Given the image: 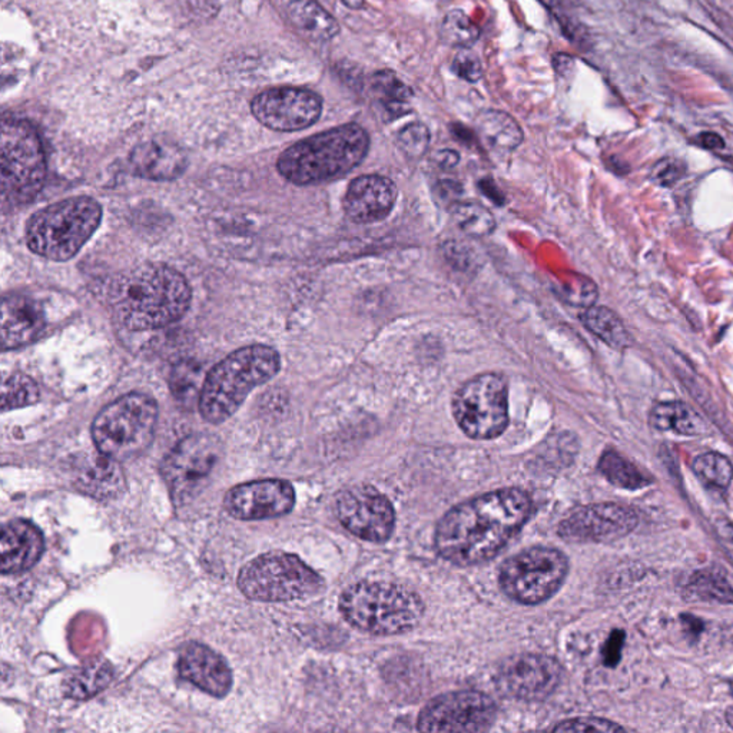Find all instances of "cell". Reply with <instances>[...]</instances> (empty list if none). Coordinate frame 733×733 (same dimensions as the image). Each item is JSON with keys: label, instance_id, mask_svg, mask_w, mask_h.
<instances>
[{"label": "cell", "instance_id": "cell-24", "mask_svg": "<svg viewBox=\"0 0 733 733\" xmlns=\"http://www.w3.org/2000/svg\"><path fill=\"white\" fill-rule=\"evenodd\" d=\"M129 165L135 175L152 181H173L183 175L188 158L185 152L169 142L149 141L132 151Z\"/></svg>", "mask_w": 733, "mask_h": 733}, {"label": "cell", "instance_id": "cell-23", "mask_svg": "<svg viewBox=\"0 0 733 733\" xmlns=\"http://www.w3.org/2000/svg\"><path fill=\"white\" fill-rule=\"evenodd\" d=\"M45 328L42 306L29 296L9 294L2 301V348L5 352L28 345Z\"/></svg>", "mask_w": 733, "mask_h": 733}, {"label": "cell", "instance_id": "cell-13", "mask_svg": "<svg viewBox=\"0 0 733 733\" xmlns=\"http://www.w3.org/2000/svg\"><path fill=\"white\" fill-rule=\"evenodd\" d=\"M493 699L475 691H462L438 696L428 703L417 728L421 732H484L496 720Z\"/></svg>", "mask_w": 733, "mask_h": 733}, {"label": "cell", "instance_id": "cell-6", "mask_svg": "<svg viewBox=\"0 0 733 733\" xmlns=\"http://www.w3.org/2000/svg\"><path fill=\"white\" fill-rule=\"evenodd\" d=\"M102 220L99 202L73 197L42 208L26 225L32 252L51 261H70L95 234Z\"/></svg>", "mask_w": 733, "mask_h": 733}, {"label": "cell", "instance_id": "cell-39", "mask_svg": "<svg viewBox=\"0 0 733 733\" xmlns=\"http://www.w3.org/2000/svg\"><path fill=\"white\" fill-rule=\"evenodd\" d=\"M555 732L566 733H612L622 732L624 728L610 720L599 719V718H578V719L565 720L553 728Z\"/></svg>", "mask_w": 733, "mask_h": 733}, {"label": "cell", "instance_id": "cell-3", "mask_svg": "<svg viewBox=\"0 0 733 733\" xmlns=\"http://www.w3.org/2000/svg\"><path fill=\"white\" fill-rule=\"evenodd\" d=\"M364 127L347 124L296 142L279 155L277 169L296 185L325 183L352 173L369 154Z\"/></svg>", "mask_w": 733, "mask_h": 733}, {"label": "cell", "instance_id": "cell-42", "mask_svg": "<svg viewBox=\"0 0 733 733\" xmlns=\"http://www.w3.org/2000/svg\"><path fill=\"white\" fill-rule=\"evenodd\" d=\"M625 644V634L622 630H615L610 634L609 641L606 646L603 649V661L609 668H615L620 661V654H622V647Z\"/></svg>", "mask_w": 733, "mask_h": 733}, {"label": "cell", "instance_id": "cell-31", "mask_svg": "<svg viewBox=\"0 0 733 733\" xmlns=\"http://www.w3.org/2000/svg\"><path fill=\"white\" fill-rule=\"evenodd\" d=\"M686 599L691 602H710L732 605L733 589L722 573L702 570L695 573L686 586Z\"/></svg>", "mask_w": 733, "mask_h": 733}, {"label": "cell", "instance_id": "cell-8", "mask_svg": "<svg viewBox=\"0 0 733 733\" xmlns=\"http://www.w3.org/2000/svg\"><path fill=\"white\" fill-rule=\"evenodd\" d=\"M2 210L22 207L45 185L46 158L35 127L22 119L2 122Z\"/></svg>", "mask_w": 733, "mask_h": 733}, {"label": "cell", "instance_id": "cell-37", "mask_svg": "<svg viewBox=\"0 0 733 733\" xmlns=\"http://www.w3.org/2000/svg\"><path fill=\"white\" fill-rule=\"evenodd\" d=\"M203 380L200 365L195 362H183L171 374V391L183 404L193 403L195 397L200 401Z\"/></svg>", "mask_w": 733, "mask_h": 733}, {"label": "cell", "instance_id": "cell-45", "mask_svg": "<svg viewBox=\"0 0 733 733\" xmlns=\"http://www.w3.org/2000/svg\"><path fill=\"white\" fill-rule=\"evenodd\" d=\"M555 68L559 73H566L573 70V59L568 55L555 56Z\"/></svg>", "mask_w": 733, "mask_h": 733}, {"label": "cell", "instance_id": "cell-33", "mask_svg": "<svg viewBox=\"0 0 733 733\" xmlns=\"http://www.w3.org/2000/svg\"><path fill=\"white\" fill-rule=\"evenodd\" d=\"M458 228L472 237H487L496 228V220L487 208L475 202H457L451 210Z\"/></svg>", "mask_w": 733, "mask_h": 733}, {"label": "cell", "instance_id": "cell-44", "mask_svg": "<svg viewBox=\"0 0 733 733\" xmlns=\"http://www.w3.org/2000/svg\"><path fill=\"white\" fill-rule=\"evenodd\" d=\"M698 142L700 146L706 149H720L725 145L722 136L715 134V132H703V134L699 135Z\"/></svg>", "mask_w": 733, "mask_h": 733}, {"label": "cell", "instance_id": "cell-29", "mask_svg": "<svg viewBox=\"0 0 733 733\" xmlns=\"http://www.w3.org/2000/svg\"><path fill=\"white\" fill-rule=\"evenodd\" d=\"M115 671L107 661H95L76 669L63 681V693L76 700H85L104 691L114 681Z\"/></svg>", "mask_w": 733, "mask_h": 733}, {"label": "cell", "instance_id": "cell-28", "mask_svg": "<svg viewBox=\"0 0 733 733\" xmlns=\"http://www.w3.org/2000/svg\"><path fill=\"white\" fill-rule=\"evenodd\" d=\"M372 92L379 98L386 121H394L411 110L413 90L399 80L393 70H380L371 80Z\"/></svg>", "mask_w": 733, "mask_h": 733}, {"label": "cell", "instance_id": "cell-1", "mask_svg": "<svg viewBox=\"0 0 733 733\" xmlns=\"http://www.w3.org/2000/svg\"><path fill=\"white\" fill-rule=\"evenodd\" d=\"M531 497L522 489L485 493L451 509L438 523L434 543L453 565L473 566L494 558L531 519Z\"/></svg>", "mask_w": 733, "mask_h": 733}, {"label": "cell", "instance_id": "cell-10", "mask_svg": "<svg viewBox=\"0 0 733 733\" xmlns=\"http://www.w3.org/2000/svg\"><path fill=\"white\" fill-rule=\"evenodd\" d=\"M568 572V558L558 549L531 548L503 563L500 586L510 599L533 606L550 599Z\"/></svg>", "mask_w": 733, "mask_h": 733}, {"label": "cell", "instance_id": "cell-41", "mask_svg": "<svg viewBox=\"0 0 733 733\" xmlns=\"http://www.w3.org/2000/svg\"><path fill=\"white\" fill-rule=\"evenodd\" d=\"M683 171H685V168L678 161L664 159L654 168L653 178L661 185L671 186L683 175Z\"/></svg>", "mask_w": 733, "mask_h": 733}, {"label": "cell", "instance_id": "cell-11", "mask_svg": "<svg viewBox=\"0 0 733 733\" xmlns=\"http://www.w3.org/2000/svg\"><path fill=\"white\" fill-rule=\"evenodd\" d=\"M453 414L458 428L475 440H492L509 426V397L503 377L484 372L456 391Z\"/></svg>", "mask_w": 733, "mask_h": 733}, {"label": "cell", "instance_id": "cell-32", "mask_svg": "<svg viewBox=\"0 0 733 733\" xmlns=\"http://www.w3.org/2000/svg\"><path fill=\"white\" fill-rule=\"evenodd\" d=\"M599 470L607 482L619 489L641 490L651 484L652 480L616 451L609 450L602 456Z\"/></svg>", "mask_w": 733, "mask_h": 733}, {"label": "cell", "instance_id": "cell-12", "mask_svg": "<svg viewBox=\"0 0 733 733\" xmlns=\"http://www.w3.org/2000/svg\"><path fill=\"white\" fill-rule=\"evenodd\" d=\"M222 456L221 441L211 434H193L179 441L161 465V475L176 504L190 502L202 489Z\"/></svg>", "mask_w": 733, "mask_h": 733}, {"label": "cell", "instance_id": "cell-47", "mask_svg": "<svg viewBox=\"0 0 733 733\" xmlns=\"http://www.w3.org/2000/svg\"><path fill=\"white\" fill-rule=\"evenodd\" d=\"M727 722L729 723V727L733 729V706H730L729 710H728Z\"/></svg>", "mask_w": 733, "mask_h": 733}, {"label": "cell", "instance_id": "cell-38", "mask_svg": "<svg viewBox=\"0 0 733 733\" xmlns=\"http://www.w3.org/2000/svg\"><path fill=\"white\" fill-rule=\"evenodd\" d=\"M397 145L404 155L418 159L428 152L430 145V131L421 122H413L404 127L397 135Z\"/></svg>", "mask_w": 733, "mask_h": 733}, {"label": "cell", "instance_id": "cell-18", "mask_svg": "<svg viewBox=\"0 0 733 733\" xmlns=\"http://www.w3.org/2000/svg\"><path fill=\"white\" fill-rule=\"evenodd\" d=\"M224 504L238 520L271 519L294 509L296 490L286 480H257L235 485L227 493Z\"/></svg>", "mask_w": 733, "mask_h": 733}, {"label": "cell", "instance_id": "cell-15", "mask_svg": "<svg viewBox=\"0 0 733 733\" xmlns=\"http://www.w3.org/2000/svg\"><path fill=\"white\" fill-rule=\"evenodd\" d=\"M252 115L264 127L278 132H296L320 119L323 99L303 88H274L255 97Z\"/></svg>", "mask_w": 733, "mask_h": 733}, {"label": "cell", "instance_id": "cell-43", "mask_svg": "<svg viewBox=\"0 0 733 733\" xmlns=\"http://www.w3.org/2000/svg\"><path fill=\"white\" fill-rule=\"evenodd\" d=\"M434 161L441 169H453L460 161V155H458V152L453 151V149H443V151H438L436 154Z\"/></svg>", "mask_w": 733, "mask_h": 733}, {"label": "cell", "instance_id": "cell-20", "mask_svg": "<svg viewBox=\"0 0 733 733\" xmlns=\"http://www.w3.org/2000/svg\"><path fill=\"white\" fill-rule=\"evenodd\" d=\"M179 675L214 698H224L232 686L231 669L220 653L193 642L179 654Z\"/></svg>", "mask_w": 733, "mask_h": 733}, {"label": "cell", "instance_id": "cell-35", "mask_svg": "<svg viewBox=\"0 0 733 733\" xmlns=\"http://www.w3.org/2000/svg\"><path fill=\"white\" fill-rule=\"evenodd\" d=\"M440 35L447 45L467 48L480 38V29L468 14L455 9L448 12L441 22Z\"/></svg>", "mask_w": 733, "mask_h": 733}, {"label": "cell", "instance_id": "cell-27", "mask_svg": "<svg viewBox=\"0 0 733 733\" xmlns=\"http://www.w3.org/2000/svg\"><path fill=\"white\" fill-rule=\"evenodd\" d=\"M651 426L654 430L696 437L708 431L705 420L692 407L681 401H666L654 406L651 411Z\"/></svg>", "mask_w": 733, "mask_h": 733}, {"label": "cell", "instance_id": "cell-46", "mask_svg": "<svg viewBox=\"0 0 733 733\" xmlns=\"http://www.w3.org/2000/svg\"><path fill=\"white\" fill-rule=\"evenodd\" d=\"M345 6L352 7V9H362L364 6V0H343Z\"/></svg>", "mask_w": 733, "mask_h": 733}, {"label": "cell", "instance_id": "cell-22", "mask_svg": "<svg viewBox=\"0 0 733 733\" xmlns=\"http://www.w3.org/2000/svg\"><path fill=\"white\" fill-rule=\"evenodd\" d=\"M2 573H23L38 563L45 550V539L35 524L28 520H12L2 529Z\"/></svg>", "mask_w": 733, "mask_h": 733}, {"label": "cell", "instance_id": "cell-26", "mask_svg": "<svg viewBox=\"0 0 733 733\" xmlns=\"http://www.w3.org/2000/svg\"><path fill=\"white\" fill-rule=\"evenodd\" d=\"M288 18L301 33L317 42L334 39L340 24L315 0H294L288 6Z\"/></svg>", "mask_w": 733, "mask_h": 733}, {"label": "cell", "instance_id": "cell-40", "mask_svg": "<svg viewBox=\"0 0 733 733\" xmlns=\"http://www.w3.org/2000/svg\"><path fill=\"white\" fill-rule=\"evenodd\" d=\"M451 70L458 78L470 83L477 82L483 76V66L479 56L468 49H463L462 52L457 53L451 65Z\"/></svg>", "mask_w": 733, "mask_h": 733}, {"label": "cell", "instance_id": "cell-21", "mask_svg": "<svg viewBox=\"0 0 733 733\" xmlns=\"http://www.w3.org/2000/svg\"><path fill=\"white\" fill-rule=\"evenodd\" d=\"M70 473L75 489L93 499H117L127 490L121 462L99 450L97 455L76 458L70 465Z\"/></svg>", "mask_w": 733, "mask_h": 733}, {"label": "cell", "instance_id": "cell-4", "mask_svg": "<svg viewBox=\"0 0 733 733\" xmlns=\"http://www.w3.org/2000/svg\"><path fill=\"white\" fill-rule=\"evenodd\" d=\"M281 357L276 348L254 344L240 348L208 371L201 391L203 420L221 424L237 413L252 390L278 374Z\"/></svg>", "mask_w": 733, "mask_h": 733}, {"label": "cell", "instance_id": "cell-9", "mask_svg": "<svg viewBox=\"0 0 733 733\" xmlns=\"http://www.w3.org/2000/svg\"><path fill=\"white\" fill-rule=\"evenodd\" d=\"M238 587L254 602L276 603L320 595L325 583L298 556L271 551L241 569Z\"/></svg>", "mask_w": 733, "mask_h": 733}, {"label": "cell", "instance_id": "cell-34", "mask_svg": "<svg viewBox=\"0 0 733 733\" xmlns=\"http://www.w3.org/2000/svg\"><path fill=\"white\" fill-rule=\"evenodd\" d=\"M39 389L31 377L14 372L4 380L2 386V410H16L38 403Z\"/></svg>", "mask_w": 733, "mask_h": 733}, {"label": "cell", "instance_id": "cell-16", "mask_svg": "<svg viewBox=\"0 0 733 733\" xmlns=\"http://www.w3.org/2000/svg\"><path fill=\"white\" fill-rule=\"evenodd\" d=\"M639 523L634 509L616 503H600L578 507L561 520L559 534L565 540L605 543L632 533Z\"/></svg>", "mask_w": 733, "mask_h": 733}, {"label": "cell", "instance_id": "cell-36", "mask_svg": "<svg viewBox=\"0 0 733 733\" xmlns=\"http://www.w3.org/2000/svg\"><path fill=\"white\" fill-rule=\"evenodd\" d=\"M693 472L712 487L727 489L732 482L733 465L725 456L710 451L695 458Z\"/></svg>", "mask_w": 733, "mask_h": 733}, {"label": "cell", "instance_id": "cell-30", "mask_svg": "<svg viewBox=\"0 0 733 733\" xmlns=\"http://www.w3.org/2000/svg\"><path fill=\"white\" fill-rule=\"evenodd\" d=\"M583 325L590 333L606 343L615 350H624L630 345V335L625 327L624 321L620 320L615 311L606 306H589L580 315Z\"/></svg>", "mask_w": 733, "mask_h": 733}, {"label": "cell", "instance_id": "cell-5", "mask_svg": "<svg viewBox=\"0 0 733 733\" xmlns=\"http://www.w3.org/2000/svg\"><path fill=\"white\" fill-rule=\"evenodd\" d=\"M340 610L348 624L377 636L404 634L420 624L424 603L404 586L389 582H360L340 597Z\"/></svg>", "mask_w": 733, "mask_h": 733}, {"label": "cell", "instance_id": "cell-25", "mask_svg": "<svg viewBox=\"0 0 733 733\" xmlns=\"http://www.w3.org/2000/svg\"><path fill=\"white\" fill-rule=\"evenodd\" d=\"M475 132L485 148L509 154L523 141V131L513 117L502 110H484L475 119Z\"/></svg>", "mask_w": 733, "mask_h": 733}, {"label": "cell", "instance_id": "cell-2", "mask_svg": "<svg viewBox=\"0 0 733 733\" xmlns=\"http://www.w3.org/2000/svg\"><path fill=\"white\" fill-rule=\"evenodd\" d=\"M191 298L185 277L165 264H145L124 272L107 294L115 320L132 331L156 330L181 320Z\"/></svg>", "mask_w": 733, "mask_h": 733}, {"label": "cell", "instance_id": "cell-19", "mask_svg": "<svg viewBox=\"0 0 733 733\" xmlns=\"http://www.w3.org/2000/svg\"><path fill=\"white\" fill-rule=\"evenodd\" d=\"M396 198V185L387 176H358L345 193V214L357 224H374L389 217Z\"/></svg>", "mask_w": 733, "mask_h": 733}, {"label": "cell", "instance_id": "cell-48", "mask_svg": "<svg viewBox=\"0 0 733 733\" xmlns=\"http://www.w3.org/2000/svg\"><path fill=\"white\" fill-rule=\"evenodd\" d=\"M730 531H732V539H733V526H732V529H730Z\"/></svg>", "mask_w": 733, "mask_h": 733}, {"label": "cell", "instance_id": "cell-7", "mask_svg": "<svg viewBox=\"0 0 733 733\" xmlns=\"http://www.w3.org/2000/svg\"><path fill=\"white\" fill-rule=\"evenodd\" d=\"M158 423V404L142 393L122 396L108 404L92 423L98 450L117 462L142 455L152 445Z\"/></svg>", "mask_w": 733, "mask_h": 733}, {"label": "cell", "instance_id": "cell-17", "mask_svg": "<svg viewBox=\"0 0 733 733\" xmlns=\"http://www.w3.org/2000/svg\"><path fill=\"white\" fill-rule=\"evenodd\" d=\"M561 681L556 659L544 654H522L510 659L497 672V688L522 700H541L555 692Z\"/></svg>", "mask_w": 733, "mask_h": 733}, {"label": "cell", "instance_id": "cell-14", "mask_svg": "<svg viewBox=\"0 0 733 733\" xmlns=\"http://www.w3.org/2000/svg\"><path fill=\"white\" fill-rule=\"evenodd\" d=\"M335 514L350 533L362 540L384 543L396 526V512L384 494L371 485L358 484L338 493Z\"/></svg>", "mask_w": 733, "mask_h": 733}]
</instances>
